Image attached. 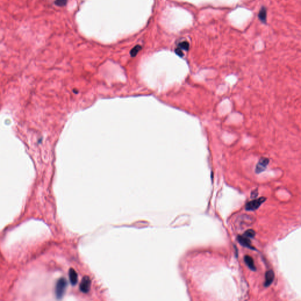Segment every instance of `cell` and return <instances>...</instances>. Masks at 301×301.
Here are the masks:
<instances>
[{
  "instance_id": "1",
  "label": "cell",
  "mask_w": 301,
  "mask_h": 301,
  "mask_svg": "<svg viewBox=\"0 0 301 301\" xmlns=\"http://www.w3.org/2000/svg\"><path fill=\"white\" fill-rule=\"evenodd\" d=\"M67 286V280L61 277L57 281L55 286V295L58 299H61L63 297Z\"/></svg>"
},
{
  "instance_id": "2",
  "label": "cell",
  "mask_w": 301,
  "mask_h": 301,
  "mask_svg": "<svg viewBox=\"0 0 301 301\" xmlns=\"http://www.w3.org/2000/svg\"><path fill=\"white\" fill-rule=\"evenodd\" d=\"M267 200L265 197H261L258 199H255L251 201L248 202L245 205V210L249 211H255L259 208V206Z\"/></svg>"
},
{
  "instance_id": "3",
  "label": "cell",
  "mask_w": 301,
  "mask_h": 301,
  "mask_svg": "<svg viewBox=\"0 0 301 301\" xmlns=\"http://www.w3.org/2000/svg\"><path fill=\"white\" fill-rule=\"evenodd\" d=\"M91 280L88 276H84L80 284L79 289L83 293H88L91 288Z\"/></svg>"
},
{
  "instance_id": "4",
  "label": "cell",
  "mask_w": 301,
  "mask_h": 301,
  "mask_svg": "<svg viewBox=\"0 0 301 301\" xmlns=\"http://www.w3.org/2000/svg\"><path fill=\"white\" fill-rule=\"evenodd\" d=\"M237 240L239 244H241V245H242L243 247H245L249 249H252L253 250H255V248L251 245V242L249 238L244 235H243V236L239 235L237 237Z\"/></svg>"
},
{
  "instance_id": "5",
  "label": "cell",
  "mask_w": 301,
  "mask_h": 301,
  "mask_svg": "<svg viewBox=\"0 0 301 301\" xmlns=\"http://www.w3.org/2000/svg\"><path fill=\"white\" fill-rule=\"evenodd\" d=\"M269 163V159L267 158H262L259 161L258 164L256 167V172L257 173H261L263 171L267 168Z\"/></svg>"
},
{
  "instance_id": "6",
  "label": "cell",
  "mask_w": 301,
  "mask_h": 301,
  "mask_svg": "<svg viewBox=\"0 0 301 301\" xmlns=\"http://www.w3.org/2000/svg\"><path fill=\"white\" fill-rule=\"evenodd\" d=\"M275 278V273L272 270H269L265 273V281L264 286L268 287L273 282Z\"/></svg>"
},
{
  "instance_id": "7",
  "label": "cell",
  "mask_w": 301,
  "mask_h": 301,
  "mask_svg": "<svg viewBox=\"0 0 301 301\" xmlns=\"http://www.w3.org/2000/svg\"><path fill=\"white\" fill-rule=\"evenodd\" d=\"M69 279L73 285H75L78 282V275L77 272L73 268L69 271Z\"/></svg>"
},
{
  "instance_id": "8",
  "label": "cell",
  "mask_w": 301,
  "mask_h": 301,
  "mask_svg": "<svg viewBox=\"0 0 301 301\" xmlns=\"http://www.w3.org/2000/svg\"><path fill=\"white\" fill-rule=\"evenodd\" d=\"M244 261L246 263V265L248 266V268L253 271H256V267L255 266V264H254V261H253V259H252V258L249 255H245L244 257Z\"/></svg>"
},
{
  "instance_id": "9",
  "label": "cell",
  "mask_w": 301,
  "mask_h": 301,
  "mask_svg": "<svg viewBox=\"0 0 301 301\" xmlns=\"http://www.w3.org/2000/svg\"><path fill=\"white\" fill-rule=\"evenodd\" d=\"M259 18L262 22L265 21L266 18H267V10L265 8H262L259 11Z\"/></svg>"
},
{
  "instance_id": "10",
  "label": "cell",
  "mask_w": 301,
  "mask_h": 301,
  "mask_svg": "<svg viewBox=\"0 0 301 301\" xmlns=\"http://www.w3.org/2000/svg\"><path fill=\"white\" fill-rule=\"evenodd\" d=\"M178 48L184 50L188 51L189 48V44L187 41H183L179 44Z\"/></svg>"
},
{
  "instance_id": "11",
  "label": "cell",
  "mask_w": 301,
  "mask_h": 301,
  "mask_svg": "<svg viewBox=\"0 0 301 301\" xmlns=\"http://www.w3.org/2000/svg\"><path fill=\"white\" fill-rule=\"evenodd\" d=\"M255 234L256 233L255 232V230H253V229H248L244 233V235L251 239L254 238V236H255Z\"/></svg>"
},
{
  "instance_id": "12",
  "label": "cell",
  "mask_w": 301,
  "mask_h": 301,
  "mask_svg": "<svg viewBox=\"0 0 301 301\" xmlns=\"http://www.w3.org/2000/svg\"><path fill=\"white\" fill-rule=\"evenodd\" d=\"M141 50V47L140 45L135 46V47L134 48H133L132 49V50L131 51V52H130L131 55L132 56H135Z\"/></svg>"
},
{
  "instance_id": "13",
  "label": "cell",
  "mask_w": 301,
  "mask_h": 301,
  "mask_svg": "<svg viewBox=\"0 0 301 301\" xmlns=\"http://www.w3.org/2000/svg\"><path fill=\"white\" fill-rule=\"evenodd\" d=\"M67 3V0H56V1H55V4L56 5L60 6V7L65 5Z\"/></svg>"
},
{
  "instance_id": "14",
  "label": "cell",
  "mask_w": 301,
  "mask_h": 301,
  "mask_svg": "<svg viewBox=\"0 0 301 301\" xmlns=\"http://www.w3.org/2000/svg\"><path fill=\"white\" fill-rule=\"evenodd\" d=\"M258 189H257L255 191H253L251 193V198H255L257 196H258Z\"/></svg>"
},
{
  "instance_id": "15",
  "label": "cell",
  "mask_w": 301,
  "mask_h": 301,
  "mask_svg": "<svg viewBox=\"0 0 301 301\" xmlns=\"http://www.w3.org/2000/svg\"><path fill=\"white\" fill-rule=\"evenodd\" d=\"M175 52H176V53H177L178 55H179L180 56H182L183 55L182 51H181V49H180L179 48H177V49L175 50Z\"/></svg>"
}]
</instances>
